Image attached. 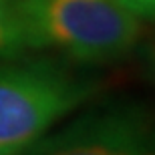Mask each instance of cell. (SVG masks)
<instances>
[{"mask_svg": "<svg viewBox=\"0 0 155 155\" xmlns=\"http://www.w3.org/2000/svg\"><path fill=\"white\" fill-rule=\"evenodd\" d=\"M99 91V81L52 58L0 61V155H22Z\"/></svg>", "mask_w": 155, "mask_h": 155, "instance_id": "6da1fadb", "label": "cell"}, {"mask_svg": "<svg viewBox=\"0 0 155 155\" xmlns=\"http://www.w3.org/2000/svg\"><path fill=\"white\" fill-rule=\"evenodd\" d=\"M30 51H57L79 64L123 61L141 40V22L117 0H16Z\"/></svg>", "mask_w": 155, "mask_h": 155, "instance_id": "7a4b0ae2", "label": "cell"}, {"mask_svg": "<svg viewBox=\"0 0 155 155\" xmlns=\"http://www.w3.org/2000/svg\"><path fill=\"white\" fill-rule=\"evenodd\" d=\"M22 155H155V115L129 101L95 105Z\"/></svg>", "mask_w": 155, "mask_h": 155, "instance_id": "3957f363", "label": "cell"}, {"mask_svg": "<svg viewBox=\"0 0 155 155\" xmlns=\"http://www.w3.org/2000/svg\"><path fill=\"white\" fill-rule=\"evenodd\" d=\"M28 48L16 0H0V61L22 57Z\"/></svg>", "mask_w": 155, "mask_h": 155, "instance_id": "277c9868", "label": "cell"}, {"mask_svg": "<svg viewBox=\"0 0 155 155\" xmlns=\"http://www.w3.org/2000/svg\"><path fill=\"white\" fill-rule=\"evenodd\" d=\"M117 2L141 20H155V0H117Z\"/></svg>", "mask_w": 155, "mask_h": 155, "instance_id": "5b68a950", "label": "cell"}, {"mask_svg": "<svg viewBox=\"0 0 155 155\" xmlns=\"http://www.w3.org/2000/svg\"><path fill=\"white\" fill-rule=\"evenodd\" d=\"M143 64H145V73L151 81L155 83V40L143 48Z\"/></svg>", "mask_w": 155, "mask_h": 155, "instance_id": "8992f818", "label": "cell"}]
</instances>
